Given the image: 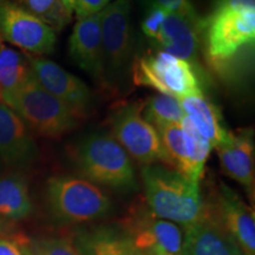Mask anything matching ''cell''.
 <instances>
[{"mask_svg":"<svg viewBox=\"0 0 255 255\" xmlns=\"http://www.w3.org/2000/svg\"><path fill=\"white\" fill-rule=\"evenodd\" d=\"M203 18L202 58L229 87L250 81L254 68L255 7L215 5Z\"/></svg>","mask_w":255,"mask_h":255,"instance_id":"6da1fadb","label":"cell"},{"mask_svg":"<svg viewBox=\"0 0 255 255\" xmlns=\"http://www.w3.org/2000/svg\"><path fill=\"white\" fill-rule=\"evenodd\" d=\"M141 178L148 208L155 216L187 227L208 214L200 183L162 163L143 165Z\"/></svg>","mask_w":255,"mask_h":255,"instance_id":"7a4b0ae2","label":"cell"},{"mask_svg":"<svg viewBox=\"0 0 255 255\" xmlns=\"http://www.w3.org/2000/svg\"><path fill=\"white\" fill-rule=\"evenodd\" d=\"M83 178L115 190L137 188L136 171L130 156L109 132H95L82 139L71 155Z\"/></svg>","mask_w":255,"mask_h":255,"instance_id":"3957f363","label":"cell"},{"mask_svg":"<svg viewBox=\"0 0 255 255\" xmlns=\"http://www.w3.org/2000/svg\"><path fill=\"white\" fill-rule=\"evenodd\" d=\"M104 87L123 92L131 81L135 58V34L131 24V0H115L101 11Z\"/></svg>","mask_w":255,"mask_h":255,"instance_id":"277c9868","label":"cell"},{"mask_svg":"<svg viewBox=\"0 0 255 255\" xmlns=\"http://www.w3.org/2000/svg\"><path fill=\"white\" fill-rule=\"evenodd\" d=\"M208 78L209 75L200 72L190 63L156 49L136 55L131 66L133 85L154 89L178 101L205 94Z\"/></svg>","mask_w":255,"mask_h":255,"instance_id":"5b68a950","label":"cell"},{"mask_svg":"<svg viewBox=\"0 0 255 255\" xmlns=\"http://www.w3.org/2000/svg\"><path fill=\"white\" fill-rule=\"evenodd\" d=\"M8 107L32 133L46 138H58L78 126L77 117L41 87L33 73Z\"/></svg>","mask_w":255,"mask_h":255,"instance_id":"8992f818","label":"cell"},{"mask_svg":"<svg viewBox=\"0 0 255 255\" xmlns=\"http://www.w3.org/2000/svg\"><path fill=\"white\" fill-rule=\"evenodd\" d=\"M46 196L53 215L66 222L94 221L107 215L111 201L97 184L83 177L52 176Z\"/></svg>","mask_w":255,"mask_h":255,"instance_id":"52a82bcc","label":"cell"},{"mask_svg":"<svg viewBox=\"0 0 255 255\" xmlns=\"http://www.w3.org/2000/svg\"><path fill=\"white\" fill-rule=\"evenodd\" d=\"M164 165L200 183L212 151V145L194 128L187 117L180 123L157 129Z\"/></svg>","mask_w":255,"mask_h":255,"instance_id":"ba28073f","label":"cell"},{"mask_svg":"<svg viewBox=\"0 0 255 255\" xmlns=\"http://www.w3.org/2000/svg\"><path fill=\"white\" fill-rule=\"evenodd\" d=\"M143 102L127 104L115 111L110 119L111 135L130 158L149 165L164 163L158 132L142 116Z\"/></svg>","mask_w":255,"mask_h":255,"instance_id":"9c48e42d","label":"cell"},{"mask_svg":"<svg viewBox=\"0 0 255 255\" xmlns=\"http://www.w3.org/2000/svg\"><path fill=\"white\" fill-rule=\"evenodd\" d=\"M0 40L40 57L55 50L57 32L11 0H0Z\"/></svg>","mask_w":255,"mask_h":255,"instance_id":"30bf717a","label":"cell"},{"mask_svg":"<svg viewBox=\"0 0 255 255\" xmlns=\"http://www.w3.org/2000/svg\"><path fill=\"white\" fill-rule=\"evenodd\" d=\"M34 78L45 90L65 105L78 120L85 119L92 105V94L82 79L52 60L27 56Z\"/></svg>","mask_w":255,"mask_h":255,"instance_id":"8fae6325","label":"cell"},{"mask_svg":"<svg viewBox=\"0 0 255 255\" xmlns=\"http://www.w3.org/2000/svg\"><path fill=\"white\" fill-rule=\"evenodd\" d=\"M203 17L199 13L183 14L170 12L158 37L152 41L156 50L190 63L200 72H206L201 63Z\"/></svg>","mask_w":255,"mask_h":255,"instance_id":"7c38bea8","label":"cell"},{"mask_svg":"<svg viewBox=\"0 0 255 255\" xmlns=\"http://www.w3.org/2000/svg\"><path fill=\"white\" fill-rule=\"evenodd\" d=\"M208 205V203H207ZM208 209L220 225L237 241L244 255H255L254 210L227 184L220 182Z\"/></svg>","mask_w":255,"mask_h":255,"instance_id":"4fadbf2b","label":"cell"},{"mask_svg":"<svg viewBox=\"0 0 255 255\" xmlns=\"http://www.w3.org/2000/svg\"><path fill=\"white\" fill-rule=\"evenodd\" d=\"M127 237L143 253L159 250L182 255L183 231L176 223L159 219L146 209L137 208L124 221Z\"/></svg>","mask_w":255,"mask_h":255,"instance_id":"5bb4252c","label":"cell"},{"mask_svg":"<svg viewBox=\"0 0 255 255\" xmlns=\"http://www.w3.org/2000/svg\"><path fill=\"white\" fill-rule=\"evenodd\" d=\"M33 133L11 108L0 103V161L9 168H26L37 159Z\"/></svg>","mask_w":255,"mask_h":255,"instance_id":"9a60e30c","label":"cell"},{"mask_svg":"<svg viewBox=\"0 0 255 255\" xmlns=\"http://www.w3.org/2000/svg\"><path fill=\"white\" fill-rule=\"evenodd\" d=\"M214 149L225 175L241 184L247 193L253 196L255 184L253 129L231 131L228 141Z\"/></svg>","mask_w":255,"mask_h":255,"instance_id":"2e32d148","label":"cell"},{"mask_svg":"<svg viewBox=\"0 0 255 255\" xmlns=\"http://www.w3.org/2000/svg\"><path fill=\"white\" fill-rule=\"evenodd\" d=\"M69 55L79 68L104 87L101 12L78 19L69 39Z\"/></svg>","mask_w":255,"mask_h":255,"instance_id":"e0dca14e","label":"cell"},{"mask_svg":"<svg viewBox=\"0 0 255 255\" xmlns=\"http://www.w3.org/2000/svg\"><path fill=\"white\" fill-rule=\"evenodd\" d=\"M208 206V205H207ZM182 255H244L237 241L208 214L183 228Z\"/></svg>","mask_w":255,"mask_h":255,"instance_id":"ac0fdd59","label":"cell"},{"mask_svg":"<svg viewBox=\"0 0 255 255\" xmlns=\"http://www.w3.org/2000/svg\"><path fill=\"white\" fill-rule=\"evenodd\" d=\"M184 117L210 143L214 149L227 142L231 130L225 126L221 110L205 94H196L180 100Z\"/></svg>","mask_w":255,"mask_h":255,"instance_id":"d6986e66","label":"cell"},{"mask_svg":"<svg viewBox=\"0 0 255 255\" xmlns=\"http://www.w3.org/2000/svg\"><path fill=\"white\" fill-rule=\"evenodd\" d=\"M31 73L27 56L0 40V103L8 107Z\"/></svg>","mask_w":255,"mask_h":255,"instance_id":"ffe728a7","label":"cell"},{"mask_svg":"<svg viewBox=\"0 0 255 255\" xmlns=\"http://www.w3.org/2000/svg\"><path fill=\"white\" fill-rule=\"evenodd\" d=\"M33 209L24 176L9 173L0 176V218L18 222L30 216Z\"/></svg>","mask_w":255,"mask_h":255,"instance_id":"44dd1931","label":"cell"},{"mask_svg":"<svg viewBox=\"0 0 255 255\" xmlns=\"http://www.w3.org/2000/svg\"><path fill=\"white\" fill-rule=\"evenodd\" d=\"M142 116L157 131L162 127L180 123L184 114L180 101L170 96L157 94L143 102Z\"/></svg>","mask_w":255,"mask_h":255,"instance_id":"7402d4cb","label":"cell"},{"mask_svg":"<svg viewBox=\"0 0 255 255\" xmlns=\"http://www.w3.org/2000/svg\"><path fill=\"white\" fill-rule=\"evenodd\" d=\"M19 7L45 23L52 30L59 32L70 24L72 13L63 0H11Z\"/></svg>","mask_w":255,"mask_h":255,"instance_id":"603a6c76","label":"cell"},{"mask_svg":"<svg viewBox=\"0 0 255 255\" xmlns=\"http://www.w3.org/2000/svg\"><path fill=\"white\" fill-rule=\"evenodd\" d=\"M89 255H145L127 235L111 231H98L85 241Z\"/></svg>","mask_w":255,"mask_h":255,"instance_id":"cb8c5ba5","label":"cell"},{"mask_svg":"<svg viewBox=\"0 0 255 255\" xmlns=\"http://www.w3.org/2000/svg\"><path fill=\"white\" fill-rule=\"evenodd\" d=\"M13 240L24 255H82L71 241L64 238L28 239L18 235Z\"/></svg>","mask_w":255,"mask_h":255,"instance_id":"d4e9b609","label":"cell"},{"mask_svg":"<svg viewBox=\"0 0 255 255\" xmlns=\"http://www.w3.org/2000/svg\"><path fill=\"white\" fill-rule=\"evenodd\" d=\"M170 12L163 7H158V6H151L148 7V12H146L144 19L142 21V31L144 36L148 38L149 40L154 41L158 34L161 33L162 27L167 19L168 14Z\"/></svg>","mask_w":255,"mask_h":255,"instance_id":"484cf974","label":"cell"},{"mask_svg":"<svg viewBox=\"0 0 255 255\" xmlns=\"http://www.w3.org/2000/svg\"><path fill=\"white\" fill-rule=\"evenodd\" d=\"M142 1L146 7L158 6V7L168 9L169 12H177V13L183 14L197 13L195 7L189 0H142Z\"/></svg>","mask_w":255,"mask_h":255,"instance_id":"4316f807","label":"cell"},{"mask_svg":"<svg viewBox=\"0 0 255 255\" xmlns=\"http://www.w3.org/2000/svg\"><path fill=\"white\" fill-rule=\"evenodd\" d=\"M110 4V0H73L72 12L77 19L100 13Z\"/></svg>","mask_w":255,"mask_h":255,"instance_id":"83f0119b","label":"cell"},{"mask_svg":"<svg viewBox=\"0 0 255 255\" xmlns=\"http://www.w3.org/2000/svg\"><path fill=\"white\" fill-rule=\"evenodd\" d=\"M0 255H24V253L14 240L0 237Z\"/></svg>","mask_w":255,"mask_h":255,"instance_id":"f1b7e54d","label":"cell"},{"mask_svg":"<svg viewBox=\"0 0 255 255\" xmlns=\"http://www.w3.org/2000/svg\"><path fill=\"white\" fill-rule=\"evenodd\" d=\"M17 229L14 227L13 222H9L7 220L0 218V237L1 238H11L12 240L18 237Z\"/></svg>","mask_w":255,"mask_h":255,"instance_id":"f546056e","label":"cell"},{"mask_svg":"<svg viewBox=\"0 0 255 255\" xmlns=\"http://www.w3.org/2000/svg\"><path fill=\"white\" fill-rule=\"evenodd\" d=\"M231 5L244 6V7H255V0H212V6Z\"/></svg>","mask_w":255,"mask_h":255,"instance_id":"4dcf8cb0","label":"cell"},{"mask_svg":"<svg viewBox=\"0 0 255 255\" xmlns=\"http://www.w3.org/2000/svg\"><path fill=\"white\" fill-rule=\"evenodd\" d=\"M145 255H175V254H171V253H168V252H164V251H159V250H154V251H149L144 253Z\"/></svg>","mask_w":255,"mask_h":255,"instance_id":"1f68e13d","label":"cell"},{"mask_svg":"<svg viewBox=\"0 0 255 255\" xmlns=\"http://www.w3.org/2000/svg\"><path fill=\"white\" fill-rule=\"evenodd\" d=\"M63 2H64V5L66 6V8L69 9L70 12H71V13H73L72 12V6H73V0H63Z\"/></svg>","mask_w":255,"mask_h":255,"instance_id":"d6a6232c","label":"cell"},{"mask_svg":"<svg viewBox=\"0 0 255 255\" xmlns=\"http://www.w3.org/2000/svg\"><path fill=\"white\" fill-rule=\"evenodd\" d=\"M0 167H1V161H0Z\"/></svg>","mask_w":255,"mask_h":255,"instance_id":"836d02e7","label":"cell"}]
</instances>
